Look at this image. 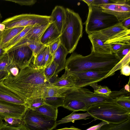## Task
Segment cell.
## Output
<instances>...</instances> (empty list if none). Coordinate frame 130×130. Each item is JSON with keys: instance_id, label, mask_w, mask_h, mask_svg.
<instances>
[{"instance_id": "6da1fadb", "label": "cell", "mask_w": 130, "mask_h": 130, "mask_svg": "<svg viewBox=\"0 0 130 130\" xmlns=\"http://www.w3.org/2000/svg\"><path fill=\"white\" fill-rule=\"evenodd\" d=\"M44 69L35 68L30 63L28 66L20 69L15 76L10 73L3 80L4 83L26 100L30 98H43L50 84L44 76Z\"/></svg>"}, {"instance_id": "7a4b0ae2", "label": "cell", "mask_w": 130, "mask_h": 130, "mask_svg": "<svg viewBox=\"0 0 130 130\" xmlns=\"http://www.w3.org/2000/svg\"><path fill=\"white\" fill-rule=\"evenodd\" d=\"M126 63L125 60H120L115 54H103L91 51L86 56L73 53L66 60L65 69L70 74L87 71L115 73Z\"/></svg>"}, {"instance_id": "3957f363", "label": "cell", "mask_w": 130, "mask_h": 130, "mask_svg": "<svg viewBox=\"0 0 130 130\" xmlns=\"http://www.w3.org/2000/svg\"><path fill=\"white\" fill-rule=\"evenodd\" d=\"M66 11V21L59 39L61 43L69 53H71L75 50L82 36L83 25L78 13L67 8Z\"/></svg>"}, {"instance_id": "277c9868", "label": "cell", "mask_w": 130, "mask_h": 130, "mask_svg": "<svg viewBox=\"0 0 130 130\" xmlns=\"http://www.w3.org/2000/svg\"><path fill=\"white\" fill-rule=\"evenodd\" d=\"M86 111L93 116L94 120H99L108 124H120L130 119V111L115 102L95 104L89 107Z\"/></svg>"}, {"instance_id": "5b68a950", "label": "cell", "mask_w": 130, "mask_h": 130, "mask_svg": "<svg viewBox=\"0 0 130 130\" xmlns=\"http://www.w3.org/2000/svg\"><path fill=\"white\" fill-rule=\"evenodd\" d=\"M85 22V30L88 34L100 31L120 23L114 16L104 12L100 7L91 5Z\"/></svg>"}, {"instance_id": "8992f818", "label": "cell", "mask_w": 130, "mask_h": 130, "mask_svg": "<svg viewBox=\"0 0 130 130\" xmlns=\"http://www.w3.org/2000/svg\"><path fill=\"white\" fill-rule=\"evenodd\" d=\"M125 93V91L122 88L119 91H112L110 95L107 96L95 94L83 87H73L65 96L82 101L89 108L92 105L101 103L115 102L116 98Z\"/></svg>"}, {"instance_id": "52a82bcc", "label": "cell", "mask_w": 130, "mask_h": 130, "mask_svg": "<svg viewBox=\"0 0 130 130\" xmlns=\"http://www.w3.org/2000/svg\"><path fill=\"white\" fill-rule=\"evenodd\" d=\"M28 130H52L57 125L56 120L28 109L23 118Z\"/></svg>"}, {"instance_id": "ba28073f", "label": "cell", "mask_w": 130, "mask_h": 130, "mask_svg": "<svg viewBox=\"0 0 130 130\" xmlns=\"http://www.w3.org/2000/svg\"><path fill=\"white\" fill-rule=\"evenodd\" d=\"M50 16L23 14L16 15L4 20L2 23L6 29L34 26L51 22Z\"/></svg>"}, {"instance_id": "9c48e42d", "label": "cell", "mask_w": 130, "mask_h": 130, "mask_svg": "<svg viewBox=\"0 0 130 130\" xmlns=\"http://www.w3.org/2000/svg\"><path fill=\"white\" fill-rule=\"evenodd\" d=\"M115 74L110 71H87L70 74L76 79L75 87L81 88L97 83Z\"/></svg>"}, {"instance_id": "30bf717a", "label": "cell", "mask_w": 130, "mask_h": 130, "mask_svg": "<svg viewBox=\"0 0 130 130\" xmlns=\"http://www.w3.org/2000/svg\"><path fill=\"white\" fill-rule=\"evenodd\" d=\"M114 3L101 5L99 7L104 12L115 17L120 23L130 17V0H114Z\"/></svg>"}, {"instance_id": "8fae6325", "label": "cell", "mask_w": 130, "mask_h": 130, "mask_svg": "<svg viewBox=\"0 0 130 130\" xmlns=\"http://www.w3.org/2000/svg\"><path fill=\"white\" fill-rule=\"evenodd\" d=\"M7 53L13 63L20 70L29 66L34 58L32 51L26 45L21 46Z\"/></svg>"}, {"instance_id": "7c38bea8", "label": "cell", "mask_w": 130, "mask_h": 130, "mask_svg": "<svg viewBox=\"0 0 130 130\" xmlns=\"http://www.w3.org/2000/svg\"><path fill=\"white\" fill-rule=\"evenodd\" d=\"M28 109L25 105L18 104L0 100V119L6 117L22 119Z\"/></svg>"}, {"instance_id": "4fadbf2b", "label": "cell", "mask_w": 130, "mask_h": 130, "mask_svg": "<svg viewBox=\"0 0 130 130\" xmlns=\"http://www.w3.org/2000/svg\"><path fill=\"white\" fill-rule=\"evenodd\" d=\"M0 100L14 104L25 105L26 100L17 93L0 82Z\"/></svg>"}, {"instance_id": "5bb4252c", "label": "cell", "mask_w": 130, "mask_h": 130, "mask_svg": "<svg viewBox=\"0 0 130 130\" xmlns=\"http://www.w3.org/2000/svg\"><path fill=\"white\" fill-rule=\"evenodd\" d=\"M126 29L119 23L111 27L90 34L105 42L119 33Z\"/></svg>"}, {"instance_id": "9a60e30c", "label": "cell", "mask_w": 130, "mask_h": 130, "mask_svg": "<svg viewBox=\"0 0 130 130\" xmlns=\"http://www.w3.org/2000/svg\"><path fill=\"white\" fill-rule=\"evenodd\" d=\"M50 17L51 22L54 24L61 34L66 20V9L62 6H56Z\"/></svg>"}, {"instance_id": "2e32d148", "label": "cell", "mask_w": 130, "mask_h": 130, "mask_svg": "<svg viewBox=\"0 0 130 130\" xmlns=\"http://www.w3.org/2000/svg\"><path fill=\"white\" fill-rule=\"evenodd\" d=\"M61 34L54 24L51 22L43 34L40 42L47 46L59 38Z\"/></svg>"}, {"instance_id": "e0dca14e", "label": "cell", "mask_w": 130, "mask_h": 130, "mask_svg": "<svg viewBox=\"0 0 130 130\" xmlns=\"http://www.w3.org/2000/svg\"><path fill=\"white\" fill-rule=\"evenodd\" d=\"M69 53L66 48L61 44L52 55L53 61L57 66L56 74L65 69L67 55Z\"/></svg>"}, {"instance_id": "ac0fdd59", "label": "cell", "mask_w": 130, "mask_h": 130, "mask_svg": "<svg viewBox=\"0 0 130 130\" xmlns=\"http://www.w3.org/2000/svg\"><path fill=\"white\" fill-rule=\"evenodd\" d=\"M25 27H21L5 29L0 36V48L5 49L12 39Z\"/></svg>"}, {"instance_id": "d6986e66", "label": "cell", "mask_w": 130, "mask_h": 130, "mask_svg": "<svg viewBox=\"0 0 130 130\" xmlns=\"http://www.w3.org/2000/svg\"><path fill=\"white\" fill-rule=\"evenodd\" d=\"M88 36L92 45L91 51L101 54H112L110 43L104 44V41L91 34H88Z\"/></svg>"}, {"instance_id": "ffe728a7", "label": "cell", "mask_w": 130, "mask_h": 130, "mask_svg": "<svg viewBox=\"0 0 130 130\" xmlns=\"http://www.w3.org/2000/svg\"><path fill=\"white\" fill-rule=\"evenodd\" d=\"M63 107L73 112L87 111L88 107L86 104L80 100L66 96L64 97Z\"/></svg>"}, {"instance_id": "44dd1931", "label": "cell", "mask_w": 130, "mask_h": 130, "mask_svg": "<svg viewBox=\"0 0 130 130\" xmlns=\"http://www.w3.org/2000/svg\"><path fill=\"white\" fill-rule=\"evenodd\" d=\"M24 45L27 46L31 50L33 53L34 58L46 46L41 43L40 42L23 39L8 52Z\"/></svg>"}, {"instance_id": "7402d4cb", "label": "cell", "mask_w": 130, "mask_h": 130, "mask_svg": "<svg viewBox=\"0 0 130 130\" xmlns=\"http://www.w3.org/2000/svg\"><path fill=\"white\" fill-rule=\"evenodd\" d=\"M51 22L34 26L23 39L40 42V39L43 34Z\"/></svg>"}, {"instance_id": "603a6c76", "label": "cell", "mask_w": 130, "mask_h": 130, "mask_svg": "<svg viewBox=\"0 0 130 130\" xmlns=\"http://www.w3.org/2000/svg\"><path fill=\"white\" fill-rule=\"evenodd\" d=\"M65 69L64 74L60 77H58L51 85L60 87H75L76 82L75 78Z\"/></svg>"}, {"instance_id": "cb8c5ba5", "label": "cell", "mask_w": 130, "mask_h": 130, "mask_svg": "<svg viewBox=\"0 0 130 130\" xmlns=\"http://www.w3.org/2000/svg\"><path fill=\"white\" fill-rule=\"evenodd\" d=\"M72 87H58L50 84L45 91L43 98L56 96L64 97Z\"/></svg>"}, {"instance_id": "d4e9b609", "label": "cell", "mask_w": 130, "mask_h": 130, "mask_svg": "<svg viewBox=\"0 0 130 130\" xmlns=\"http://www.w3.org/2000/svg\"><path fill=\"white\" fill-rule=\"evenodd\" d=\"M91 117L93 118V116L89 112H87L84 113H76L74 112L60 120L56 121L57 125L69 122L74 123L76 120L84 119L86 120Z\"/></svg>"}, {"instance_id": "484cf974", "label": "cell", "mask_w": 130, "mask_h": 130, "mask_svg": "<svg viewBox=\"0 0 130 130\" xmlns=\"http://www.w3.org/2000/svg\"><path fill=\"white\" fill-rule=\"evenodd\" d=\"M116 42L130 44V29H127L119 33L106 41L104 44Z\"/></svg>"}, {"instance_id": "4316f807", "label": "cell", "mask_w": 130, "mask_h": 130, "mask_svg": "<svg viewBox=\"0 0 130 130\" xmlns=\"http://www.w3.org/2000/svg\"><path fill=\"white\" fill-rule=\"evenodd\" d=\"M34 110L47 117L57 119L58 112L57 108L45 104Z\"/></svg>"}, {"instance_id": "83f0119b", "label": "cell", "mask_w": 130, "mask_h": 130, "mask_svg": "<svg viewBox=\"0 0 130 130\" xmlns=\"http://www.w3.org/2000/svg\"><path fill=\"white\" fill-rule=\"evenodd\" d=\"M100 130H130V119L120 124H105L101 127Z\"/></svg>"}, {"instance_id": "f1b7e54d", "label": "cell", "mask_w": 130, "mask_h": 130, "mask_svg": "<svg viewBox=\"0 0 130 130\" xmlns=\"http://www.w3.org/2000/svg\"><path fill=\"white\" fill-rule=\"evenodd\" d=\"M33 26L25 27L21 32L14 37L9 43L6 47L4 49L6 53L20 41L25 37L28 32Z\"/></svg>"}, {"instance_id": "f546056e", "label": "cell", "mask_w": 130, "mask_h": 130, "mask_svg": "<svg viewBox=\"0 0 130 130\" xmlns=\"http://www.w3.org/2000/svg\"><path fill=\"white\" fill-rule=\"evenodd\" d=\"M45 104L55 108L63 106L64 97L56 96L43 98Z\"/></svg>"}, {"instance_id": "4dcf8cb0", "label": "cell", "mask_w": 130, "mask_h": 130, "mask_svg": "<svg viewBox=\"0 0 130 130\" xmlns=\"http://www.w3.org/2000/svg\"><path fill=\"white\" fill-rule=\"evenodd\" d=\"M14 65L7 53L0 58V71H7L10 73V69Z\"/></svg>"}, {"instance_id": "1f68e13d", "label": "cell", "mask_w": 130, "mask_h": 130, "mask_svg": "<svg viewBox=\"0 0 130 130\" xmlns=\"http://www.w3.org/2000/svg\"><path fill=\"white\" fill-rule=\"evenodd\" d=\"M45 104L43 98H37L27 99L25 105L28 109L34 110Z\"/></svg>"}, {"instance_id": "d6a6232c", "label": "cell", "mask_w": 130, "mask_h": 130, "mask_svg": "<svg viewBox=\"0 0 130 130\" xmlns=\"http://www.w3.org/2000/svg\"><path fill=\"white\" fill-rule=\"evenodd\" d=\"M47 47V46H46L34 58L32 64L35 68L40 69L44 68V59Z\"/></svg>"}, {"instance_id": "836d02e7", "label": "cell", "mask_w": 130, "mask_h": 130, "mask_svg": "<svg viewBox=\"0 0 130 130\" xmlns=\"http://www.w3.org/2000/svg\"><path fill=\"white\" fill-rule=\"evenodd\" d=\"M128 93L122 95L115 99V101L117 104L130 111V97Z\"/></svg>"}, {"instance_id": "e575fe53", "label": "cell", "mask_w": 130, "mask_h": 130, "mask_svg": "<svg viewBox=\"0 0 130 130\" xmlns=\"http://www.w3.org/2000/svg\"><path fill=\"white\" fill-rule=\"evenodd\" d=\"M94 89V93L103 96H108L110 95L112 91L107 87L99 85L97 83L90 85Z\"/></svg>"}, {"instance_id": "d590c367", "label": "cell", "mask_w": 130, "mask_h": 130, "mask_svg": "<svg viewBox=\"0 0 130 130\" xmlns=\"http://www.w3.org/2000/svg\"><path fill=\"white\" fill-rule=\"evenodd\" d=\"M57 68V66L53 61L44 68V75L48 82L53 77L57 75L56 72Z\"/></svg>"}, {"instance_id": "8d00e7d4", "label": "cell", "mask_w": 130, "mask_h": 130, "mask_svg": "<svg viewBox=\"0 0 130 130\" xmlns=\"http://www.w3.org/2000/svg\"><path fill=\"white\" fill-rule=\"evenodd\" d=\"M0 130H28L24 125H11L6 122L2 121L0 124Z\"/></svg>"}, {"instance_id": "74e56055", "label": "cell", "mask_w": 130, "mask_h": 130, "mask_svg": "<svg viewBox=\"0 0 130 130\" xmlns=\"http://www.w3.org/2000/svg\"><path fill=\"white\" fill-rule=\"evenodd\" d=\"M112 53L115 54L118 51L122 49L130 44L116 42L110 43Z\"/></svg>"}, {"instance_id": "f35d334b", "label": "cell", "mask_w": 130, "mask_h": 130, "mask_svg": "<svg viewBox=\"0 0 130 130\" xmlns=\"http://www.w3.org/2000/svg\"><path fill=\"white\" fill-rule=\"evenodd\" d=\"M4 120L8 124L11 125H24L23 119H17L12 117H7L5 118Z\"/></svg>"}, {"instance_id": "ab89813d", "label": "cell", "mask_w": 130, "mask_h": 130, "mask_svg": "<svg viewBox=\"0 0 130 130\" xmlns=\"http://www.w3.org/2000/svg\"><path fill=\"white\" fill-rule=\"evenodd\" d=\"M18 4L21 5L30 6L35 4L37 2L36 0H5Z\"/></svg>"}, {"instance_id": "60d3db41", "label": "cell", "mask_w": 130, "mask_h": 130, "mask_svg": "<svg viewBox=\"0 0 130 130\" xmlns=\"http://www.w3.org/2000/svg\"><path fill=\"white\" fill-rule=\"evenodd\" d=\"M129 52H130V45L118 51L115 54L121 60Z\"/></svg>"}, {"instance_id": "b9f144b4", "label": "cell", "mask_w": 130, "mask_h": 130, "mask_svg": "<svg viewBox=\"0 0 130 130\" xmlns=\"http://www.w3.org/2000/svg\"><path fill=\"white\" fill-rule=\"evenodd\" d=\"M53 61L52 55L50 53L48 47L47 46L44 57V68L46 67Z\"/></svg>"}, {"instance_id": "7bdbcfd3", "label": "cell", "mask_w": 130, "mask_h": 130, "mask_svg": "<svg viewBox=\"0 0 130 130\" xmlns=\"http://www.w3.org/2000/svg\"><path fill=\"white\" fill-rule=\"evenodd\" d=\"M60 43L59 38L48 46L50 51L52 55L57 49Z\"/></svg>"}, {"instance_id": "ee69618b", "label": "cell", "mask_w": 130, "mask_h": 130, "mask_svg": "<svg viewBox=\"0 0 130 130\" xmlns=\"http://www.w3.org/2000/svg\"><path fill=\"white\" fill-rule=\"evenodd\" d=\"M114 3V0H94L91 5L99 7L101 5Z\"/></svg>"}, {"instance_id": "f6af8a7d", "label": "cell", "mask_w": 130, "mask_h": 130, "mask_svg": "<svg viewBox=\"0 0 130 130\" xmlns=\"http://www.w3.org/2000/svg\"><path fill=\"white\" fill-rule=\"evenodd\" d=\"M129 64L123 65L121 69V73L122 74L125 76H129L130 74V66Z\"/></svg>"}, {"instance_id": "bcb514c9", "label": "cell", "mask_w": 130, "mask_h": 130, "mask_svg": "<svg viewBox=\"0 0 130 130\" xmlns=\"http://www.w3.org/2000/svg\"><path fill=\"white\" fill-rule=\"evenodd\" d=\"M108 124L107 122L104 121H102L100 123L87 128L85 130H100L101 127L103 125Z\"/></svg>"}, {"instance_id": "7dc6e473", "label": "cell", "mask_w": 130, "mask_h": 130, "mask_svg": "<svg viewBox=\"0 0 130 130\" xmlns=\"http://www.w3.org/2000/svg\"><path fill=\"white\" fill-rule=\"evenodd\" d=\"M120 23L125 28L130 29V17L125 19Z\"/></svg>"}, {"instance_id": "c3c4849f", "label": "cell", "mask_w": 130, "mask_h": 130, "mask_svg": "<svg viewBox=\"0 0 130 130\" xmlns=\"http://www.w3.org/2000/svg\"><path fill=\"white\" fill-rule=\"evenodd\" d=\"M20 69L15 65L13 66L10 69L9 73L13 76H15L18 74Z\"/></svg>"}, {"instance_id": "681fc988", "label": "cell", "mask_w": 130, "mask_h": 130, "mask_svg": "<svg viewBox=\"0 0 130 130\" xmlns=\"http://www.w3.org/2000/svg\"><path fill=\"white\" fill-rule=\"evenodd\" d=\"M10 74L7 71H0V82L3 81Z\"/></svg>"}, {"instance_id": "f907efd6", "label": "cell", "mask_w": 130, "mask_h": 130, "mask_svg": "<svg viewBox=\"0 0 130 130\" xmlns=\"http://www.w3.org/2000/svg\"><path fill=\"white\" fill-rule=\"evenodd\" d=\"M56 130H82L79 128H76L73 126H72L70 128H64Z\"/></svg>"}, {"instance_id": "816d5d0a", "label": "cell", "mask_w": 130, "mask_h": 130, "mask_svg": "<svg viewBox=\"0 0 130 130\" xmlns=\"http://www.w3.org/2000/svg\"><path fill=\"white\" fill-rule=\"evenodd\" d=\"M5 29V25L0 22V34L1 35Z\"/></svg>"}, {"instance_id": "f5cc1de1", "label": "cell", "mask_w": 130, "mask_h": 130, "mask_svg": "<svg viewBox=\"0 0 130 130\" xmlns=\"http://www.w3.org/2000/svg\"><path fill=\"white\" fill-rule=\"evenodd\" d=\"M129 80L128 83L126 84L124 86V89L128 92H130L129 88Z\"/></svg>"}, {"instance_id": "db71d44e", "label": "cell", "mask_w": 130, "mask_h": 130, "mask_svg": "<svg viewBox=\"0 0 130 130\" xmlns=\"http://www.w3.org/2000/svg\"><path fill=\"white\" fill-rule=\"evenodd\" d=\"M82 1L86 3L89 7L91 5L94 0H82Z\"/></svg>"}, {"instance_id": "11a10c76", "label": "cell", "mask_w": 130, "mask_h": 130, "mask_svg": "<svg viewBox=\"0 0 130 130\" xmlns=\"http://www.w3.org/2000/svg\"><path fill=\"white\" fill-rule=\"evenodd\" d=\"M6 53V52L4 50L0 48V58Z\"/></svg>"}, {"instance_id": "9f6ffc18", "label": "cell", "mask_w": 130, "mask_h": 130, "mask_svg": "<svg viewBox=\"0 0 130 130\" xmlns=\"http://www.w3.org/2000/svg\"><path fill=\"white\" fill-rule=\"evenodd\" d=\"M2 18V16L1 15V13L0 12V19H1Z\"/></svg>"}, {"instance_id": "6f0895ef", "label": "cell", "mask_w": 130, "mask_h": 130, "mask_svg": "<svg viewBox=\"0 0 130 130\" xmlns=\"http://www.w3.org/2000/svg\"><path fill=\"white\" fill-rule=\"evenodd\" d=\"M3 121V120H1L0 119V124H1L2 121Z\"/></svg>"}, {"instance_id": "680465c9", "label": "cell", "mask_w": 130, "mask_h": 130, "mask_svg": "<svg viewBox=\"0 0 130 130\" xmlns=\"http://www.w3.org/2000/svg\"><path fill=\"white\" fill-rule=\"evenodd\" d=\"M1 35V34H0V36Z\"/></svg>"}]
</instances>
